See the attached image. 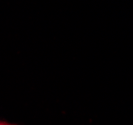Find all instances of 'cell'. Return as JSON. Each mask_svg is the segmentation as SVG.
Segmentation results:
<instances>
[{
    "label": "cell",
    "instance_id": "obj_1",
    "mask_svg": "<svg viewBox=\"0 0 133 125\" xmlns=\"http://www.w3.org/2000/svg\"><path fill=\"white\" fill-rule=\"evenodd\" d=\"M0 125H14V124H10V123H7V122H4V121H0Z\"/></svg>",
    "mask_w": 133,
    "mask_h": 125
}]
</instances>
